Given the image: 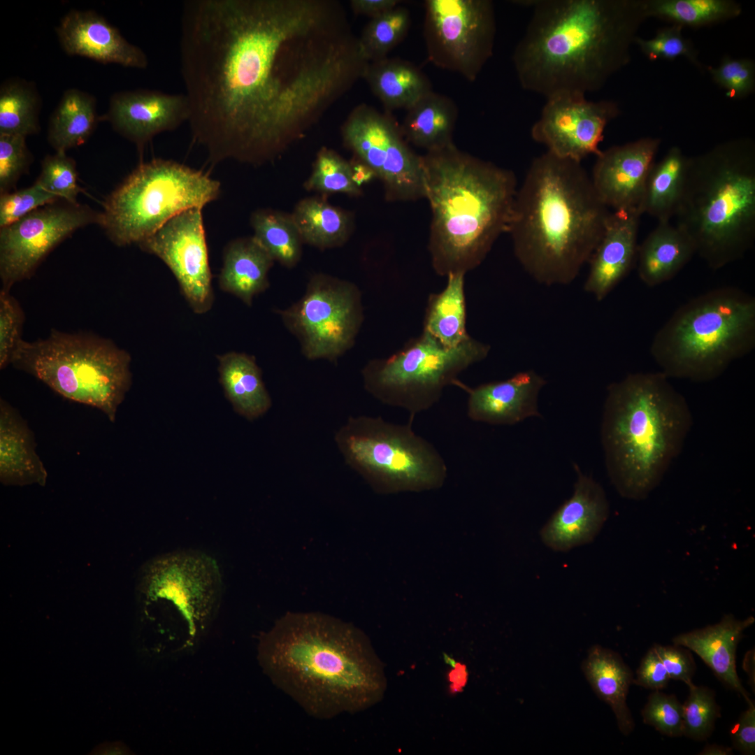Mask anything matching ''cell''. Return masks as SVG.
I'll return each instance as SVG.
<instances>
[{
	"label": "cell",
	"mask_w": 755,
	"mask_h": 755,
	"mask_svg": "<svg viewBox=\"0 0 755 755\" xmlns=\"http://www.w3.org/2000/svg\"><path fill=\"white\" fill-rule=\"evenodd\" d=\"M180 72L210 161L278 158L364 78L369 62L334 0H187Z\"/></svg>",
	"instance_id": "6da1fadb"
},
{
	"label": "cell",
	"mask_w": 755,
	"mask_h": 755,
	"mask_svg": "<svg viewBox=\"0 0 755 755\" xmlns=\"http://www.w3.org/2000/svg\"><path fill=\"white\" fill-rule=\"evenodd\" d=\"M512 61L526 90L586 95L628 64L645 0H536Z\"/></svg>",
	"instance_id": "7a4b0ae2"
},
{
	"label": "cell",
	"mask_w": 755,
	"mask_h": 755,
	"mask_svg": "<svg viewBox=\"0 0 755 755\" xmlns=\"http://www.w3.org/2000/svg\"><path fill=\"white\" fill-rule=\"evenodd\" d=\"M257 659L272 682L308 714L332 719L376 703L381 665L352 625L318 613H288L261 635Z\"/></svg>",
	"instance_id": "3957f363"
},
{
	"label": "cell",
	"mask_w": 755,
	"mask_h": 755,
	"mask_svg": "<svg viewBox=\"0 0 755 755\" xmlns=\"http://www.w3.org/2000/svg\"><path fill=\"white\" fill-rule=\"evenodd\" d=\"M610 213L581 162L547 151L517 188L508 231L515 257L538 283L570 285L588 264Z\"/></svg>",
	"instance_id": "277c9868"
},
{
	"label": "cell",
	"mask_w": 755,
	"mask_h": 755,
	"mask_svg": "<svg viewBox=\"0 0 755 755\" xmlns=\"http://www.w3.org/2000/svg\"><path fill=\"white\" fill-rule=\"evenodd\" d=\"M422 157L431 212L429 251L441 276L466 274L508 233L518 188L514 173L454 144Z\"/></svg>",
	"instance_id": "5b68a950"
},
{
	"label": "cell",
	"mask_w": 755,
	"mask_h": 755,
	"mask_svg": "<svg viewBox=\"0 0 755 755\" xmlns=\"http://www.w3.org/2000/svg\"><path fill=\"white\" fill-rule=\"evenodd\" d=\"M663 373H635L607 389L601 438L608 476L624 498L642 500L681 452L689 406Z\"/></svg>",
	"instance_id": "8992f818"
},
{
	"label": "cell",
	"mask_w": 755,
	"mask_h": 755,
	"mask_svg": "<svg viewBox=\"0 0 755 755\" xmlns=\"http://www.w3.org/2000/svg\"><path fill=\"white\" fill-rule=\"evenodd\" d=\"M677 226L713 270L741 259L755 240V143L738 138L689 157Z\"/></svg>",
	"instance_id": "52a82bcc"
},
{
	"label": "cell",
	"mask_w": 755,
	"mask_h": 755,
	"mask_svg": "<svg viewBox=\"0 0 755 755\" xmlns=\"http://www.w3.org/2000/svg\"><path fill=\"white\" fill-rule=\"evenodd\" d=\"M755 347V298L735 287L708 291L678 308L650 353L668 378L713 380Z\"/></svg>",
	"instance_id": "ba28073f"
},
{
	"label": "cell",
	"mask_w": 755,
	"mask_h": 755,
	"mask_svg": "<svg viewBox=\"0 0 755 755\" xmlns=\"http://www.w3.org/2000/svg\"><path fill=\"white\" fill-rule=\"evenodd\" d=\"M138 584L142 619L155 636L156 652L173 656L192 650L220 605L215 560L198 551L171 552L149 561Z\"/></svg>",
	"instance_id": "9c48e42d"
},
{
	"label": "cell",
	"mask_w": 755,
	"mask_h": 755,
	"mask_svg": "<svg viewBox=\"0 0 755 755\" xmlns=\"http://www.w3.org/2000/svg\"><path fill=\"white\" fill-rule=\"evenodd\" d=\"M129 354L96 336L52 330L45 339L22 340L11 364L65 398L100 410L115 422L132 382Z\"/></svg>",
	"instance_id": "30bf717a"
},
{
	"label": "cell",
	"mask_w": 755,
	"mask_h": 755,
	"mask_svg": "<svg viewBox=\"0 0 755 755\" xmlns=\"http://www.w3.org/2000/svg\"><path fill=\"white\" fill-rule=\"evenodd\" d=\"M221 193L220 182L173 160L139 165L110 195L99 224L117 245L138 244L169 220L202 208Z\"/></svg>",
	"instance_id": "8fae6325"
},
{
	"label": "cell",
	"mask_w": 755,
	"mask_h": 755,
	"mask_svg": "<svg viewBox=\"0 0 755 755\" xmlns=\"http://www.w3.org/2000/svg\"><path fill=\"white\" fill-rule=\"evenodd\" d=\"M381 417H352L336 435L347 463L384 492L424 491L443 485L447 473L440 452L412 429Z\"/></svg>",
	"instance_id": "7c38bea8"
},
{
	"label": "cell",
	"mask_w": 755,
	"mask_h": 755,
	"mask_svg": "<svg viewBox=\"0 0 755 755\" xmlns=\"http://www.w3.org/2000/svg\"><path fill=\"white\" fill-rule=\"evenodd\" d=\"M490 348L471 336L447 347L422 331L392 355L370 361L362 371L364 387L382 403L415 416L437 403L447 386H457L459 375L486 359Z\"/></svg>",
	"instance_id": "4fadbf2b"
},
{
	"label": "cell",
	"mask_w": 755,
	"mask_h": 755,
	"mask_svg": "<svg viewBox=\"0 0 755 755\" xmlns=\"http://www.w3.org/2000/svg\"><path fill=\"white\" fill-rule=\"evenodd\" d=\"M279 314L311 360L334 361L350 350L364 319L358 287L323 273L314 275L303 296Z\"/></svg>",
	"instance_id": "5bb4252c"
},
{
	"label": "cell",
	"mask_w": 755,
	"mask_h": 755,
	"mask_svg": "<svg viewBox=\"0 0 755 755\" xmlns=\"http://www.w3.org/2000/svg\"><path fill=\"white\" fill-rule=\"evenodd\" d=\"M341 136L354 158L382 182L387 201L424 198L422 157L411 149L390 115L360 103L346 117Z\"/></svg>",
	"instance_id": "9a60e30c"
},
{
	"label": "cell",
	"mask_w": 755,
	"mask_h": 755,
	"mask_svg": "<svg viewBox=\"0 0 755 755\" xmlns=\"http://www.w3.org/2000/svg\"><path fill=\"white\" fill-rule=\"evenodd\" d=\"M424 36L429 60L475 80L493 54L496 36L489 0H426Z\"/></svg>",
	"instance_id": "2e32d148"
},
{
	"label": "cell",
	"mask_w": 755,
	"mask_h": 755,
	"mask_svg": "<svg viewBox=\"0 0 755 755\" xmlns=\"http://www.w3.org/2000/svg\"><path fill=\"white\" fill-rule=\"evenodd\" d=\"M100 214L78 204L40 208L0 230L2 289L31 277L59 243L77 229L99 223Z\"/></svg>",
	"instance_id": "e0dca14e"
},
{
	"label": "cell",
	"mask_w": 755,
	"mask_h": 755,
	"mask_svg": "<svg viewBox=\"0 0 755 755\" xmlns=\"http://www.w3.org/2000/svg\"><path fill=\"white\" fill-rule=\"evenodd\" d=\"M138 245L168 266L195 313L211 308L214 296L202 208L178 215Z\"/></svg>",
	"instance_id": "ac0fdd59"
},
{
	"label": "cell",
	"mask_w": 755,
	"mask_h": 755,
	"mask_svg": "<svg viewBox=\"0 0 755 755\" xmlns=\"http://www.w3.org/2000/svg\"><path fill=\"white\" fill-rule=\"evenodd\" d=\"M546 99L531 127L532 138L559 157L581 162L589 155L598 156L606 126L620 114L618 103L591 101L584 95L570 93Z\"/></svg>",
	"instance_id": "d6986e66"
},
{
	"label": "cell",
	"mask_w": 755,
	"mask_h": 755,
	"mask_svg": "<svg viewBox=\"0 0 755 755\" xmlns=\"http://www.w3.org/2000/svg\"><path fill=\"white\" fill-rule=\"evenodd\" d=\"M661 141L643 137L601 151L591 177L603 203L612 211L640 212L645 186Z\"/></svg>",
	"instance_id": "ffe728a7"
},
{
	"label": "cell",
	"mask_w": 755,
	"mask_h": 755,
	"mask_svg": "<svg viewBox=\"0 0 755 755\" xmlns=\"http://www.w3.org/2000/svg\"><path fill=\"white\" fill-rule=\"evenodd\" d=\"M189 115L185 93L139 89L114 93L104 118L122 136L143 145L156 135L188 122Z\"/></svg>",
	"instance_id": "44dd1931"
},
{
	"label": "cell",
	"mask_w": 755,
	"mask_h": 755,
	"mask_svg": "<svg viewBox=\"0 0 755 755\" xmlns=\"http://www.w3.org/2000/svg\"><path fill=\"white\" fill-rule=\"evenodd\" d=\"M56 33L62 48L69 55L138 69L148 66L145 52L94 10H69L60 20Z\"/></svg>",
	"instance_id": "7402d4cb"
},
{
	"label": "cell",
	"mask_w": 755,
	"mask_h": 755,
	"mask_svg": "<svg viewBox=\"0 0 755 755\" xmlns=\"http://www.w3.org/2000/svg\"><path fill=\"white\" fill-rule=\"evenodd\" d=\"M577 474L572 496L552 515L540 531L545 545L554 551L567 552L591 542L609 514L603 487L591 477Z\"/></svg>",
	"instance_id": "603a6c76"
},
{
	"label": "cell",
	"mask_w": 755,
	"mask_h": 755,
	"mask_svg": "<svg viewBox=\"0 0 755 755\" xmlns=\"http://www.w3.org/2000/svg\"><path fill=\"white\" fill-rule=\"evenodd\" d=\"M545 384L542 376L529 370L473 388L461 382L458 387L468 394L469 419L493 425H512L529 417L541 416L538 396Z\"/></svg>",
	"instance_id": "cb8c5ba5"
},
{
	"label": "cell",
	"mask_w": 755,
	"mask_h": 755,
	"mask_svg": "<svg viewBox=\"0 0 755 755\" xmlns=\"http://www.w3.org/2000/svg\"><path fill=\"white\" fill-rule=\"evenodd\" d=\"M641 214L610 212L603 234L589 262L584 290L598 301L605 299L636 264Z\"/></svg>",
	"instance_id": "d4e9b609"
},
{
	"label": "cell",
	"mask_w": 755,
	"mask_h": 755,
	"mask_svg": "<svg viewBox=\"0 0 755 755\" xmlns=\"http://www.w3.org/2000/svg\"><path fill=\"white\" fill-rule=\"evenodd\" d=\"M754 621L752 616L740 620L727 614L715 624L680 633L672 641L698 654L721 682L738 693L748 704L752 700L736 670V649L744 631Z\"/></svg>",
	"instance_id": "484cf974"
},
{
	"label": "cell",
	"mask_w": 755,
	"mask_h": 755,
	"mask_svg": "<svg viewBox=\"0 0 755 755\" xmlns=\"http://www.w3.org/2000/svg\"><path fill=\"white\" fill-rule=\"evenodd\" d=\"M32 431L16 409L0 400V480L5 485L45 484L48 472Z\"/></svg>",
	"instance_id": "4316f807"
},
{
	"label": "cell",
	"mask_w": 755,
	"mask_h": 755,
	"mask_svg": "<svg viewBox=\"0 0 755 755\" xmlns=\"http://www.w3.org/2000/svg\"><path fill=\"white\" fill-rule=\"evenodd\" d=\"M696 254L688 235L670 221L657 226L638 245L636 264L640 280L658 286L673 278Z\"/></svg>",
	"instance_id": "83f0119b"
},
{
	"label": "cell",
	"mask_w": 755,
	"mask_h": 755,
	"mask_svg": "<svg viewBox=\"0 0 755 755\" xmlns=\"http://www.w3.org/2000/svg\"><path fill=\"white\" fill-rule=\"evenodd\" d=\"M582 670L595 693L611 707L619 731L628 735L635 728L626 704L628 689L633 680L631 668L618 653L596 645L589 649L582 663Z\"/></svg>",
	"instance_id": "f1b7e54d"
},
{
	"label": "cell",
	"mask_w": 755,
	"mask_h": 755,
	"mask_svg": "<svg viewBox=\"0 0 755 755\" xmlns=\"http://www.w3.org/2000/svg\"><path fill=\"white\" fill-rule=\"evenodd\" d=\"M273 262L253 236L233 240L224 250L220 287L250 306L254 296L269 286L268 274Z\"/></svg>",
	"instance_id": "f546056e"
},
{
	"label": "cell",
	"mask_w": 755,
	"mask_h": 755,
	"mask_svg": "<svg viewBox=\"0 0 755 755\" xmlns=\"http://www.w3.org/2000/svg\"><path fill=\"white\" fill-rule=\"evenodd\" d=\"M363 79L389 111L408 110L432 91L429 79L417 66L397 57L369 62Z\"/></svg>",
	"instance_id": "4dcf8cb0"
},
{
	"label": "cell",
	"mask_w": 755,
	"mask_h": 755,
	"mask_svg": "<svg viewBox=\"0 0 755 755\" xmlns=\"http://www.w3.org/2000/svg\"><path fill=\"white\" fill-rule=\"evenodd\" d=\"M406 110L401 129L408 143L426 152L454 144L458 109L451 99L432 90Z\"/></svg>",
	"instance_id": "1f68e13d"
},
{
	"label": "cell",
	"mask_w": 755,
	"mask_h": 755,
	"mask_svg": "<svg viewBox=\"0 0 755 755\" xmlns=\"http://www.w3.org/2000/svg\"><path fill=\"white\" fill-rule=\"evenodd\" d=\"M217 360L220 382L233 410L250 420L265 414L271 400L255 359L230 352L218 355Z\"/></svg>",
	"instance_id": "d6a6232c"
},
{
	"label": "cell",
	"mask_w": 755,
	"mask_h": 755,
	"mask_svg": "<svg viewBox=\"0 0 755 755\" xmlns=\"http://www.w3.org/2000/svg\"><path fill=\"white\" fill-rule=\"evenodd\" d=\"M689 157L680 148L671 147L654 162L649 172L640 206L658 222L670 221L680 206L686 183Z\"/></svg>",
	"instance_id": "836d02e7"
},
{
	"label": "cell",
	"mask_w": 755,
	"mask_h": 755,
	"mask_svg": "<svg viewBox=\"0 0 755 755\" xmlns=\"http://www.w3.org/2000/svg\"><path fill=\"white\" fill-rule=\"evenodd\" d=\"M464 273L448 275L442 292L429 296L425 311L423 331L443 345L454 347L470 336L466 331V305Z\"/></svg>",
	"instance_id": "e575fe53"
},
{
	"label": "cell",
	"mask_w": 755,
	"mask_h": 755,
	"mask_svg": "<svg viewBox=\"0 0 755 755\" xmlns=\"http://www.w3.org/2000/svg\"><path fill=\"white\" fill-rule=\"evenodd\" d=\"M290 215L303 243L320 249L342 245L353 228L350 213L317 198L301 200Z\"/></svg>",
	"instance_id": "d590c367"
},
{
	"label": "cell",
	"mask_w": 755,
	"mask_h": 755,
	"mask_svg": "<svg viewBox=\"0 0 755 755\" xmlns=\"http://www.w3.org/2000/svg\"><path fill=\"white\" fill-rule=\"evenodd\" d=\"M97 120L95 97L78 89H68L50 117L49 142L56 152H66L87 141Z\"/></svg>",
	"instance_id": "8d00e7d4"
},
{
	"label": "cell",
	"mask_w": 755,
	"mask_h": 755,
	"mask_svg": "<svg viewBox=\"0 0 755 755\" xmlns=\"http://www.w3.org/2000/svg\"><path fill=\"white\" fill-rule=\"evenodd\" d=\"M41 98L31 81L13 78L0 86V134L28 135L38 132Z\"/></svg>",
	"instance_id": "74e56055"
},
{
	"label": "cell",
	"mask_w": 755,
	"mask_h": 755,
	"mask_svg": "<svg viewBox=\"0 0 755 755\" xmlns=\"http://www.w3.org/2000/svg\"><path fill=\"white\" fill-rule=\"evenodd\" d=\"M648 17L700 28L740 16L741 5L732 0H645Z\"/></svg>",
	"instance_id": "f35d334b"
},
{
	"label": "cell",
	"mask_w": 755,
	"mask_h": 755,
	"mask_svg": "<svg viewBox=\"0 0 755 755\" xmlns=\"http://www.w3.org/2000/svg\"><path fill=\"white\" fill-rule=\"evenodd\" d=\"M250 224L253 238L274 261L287 268L298 264L303 243L290 215L261 209L252 214Z\"/></svg>",
	"instance_id": "ab89813d"
},
{
	"label": "cell",
	"mask_w": 755,
	"mask_h": 755,
	"mask_svg": "<svg viewBox=\"0 0 755 755\" xmlns=\"http://www.w3.org/2000/svg\"><path fill=\"white\" fill-rule=\"evenodd\" d=\"M410 21L408 9L401 6L371 18L359 36L361 49L367 60L371 62L387 57L407 35Z\"/></svg>",
	"instance_id": "60d3db41"
},
{
	"label": "cell",
	"mask_w": 755,
	"mask_h": 755,
	"mask_svg": "<svg viewBox=\"0 0 755 755\" xmlns=\"http://www.w3.org/2000/svg\"><path fill=\"white\" fill-rule=\"evenodd\" d=\"M305 188L323 193H339L352 196L361 194L354 182L351 163L334 150L321 148L316 157Z\"/></svg>",
	"instance_id": "b9f144b4"
},
{
	"label": "cell",
	"mask_w": 755,
	"mask_h": 755,
	"mask_svg": "<svg viewBox=\"0 0 755 755\" xmlns=\"http://www.w3.org/2000/svg\"><path fill=\"white\" fill-rule=\"evenodd\" d=\"M689 693L682 704L683 735L703 741L712 733L715 722L721 717L713 690L692 684Z\"/></svg>",
	"instance_id": "7bdbcfd3"
},
{
	"label": "cell",
	"mask_w": 755,
	"mask_h": 755,
	"mask_svg": "<svg viewBox=\"0 0 755 755\" xmlns=\"http://www.w3.org/2000/svg\"><path fill=\"white\" fill-rule=\"evenodd\" d=\"M683 28L681 25L672 24L658 29L652 38L644 39L638 36L634 43L650 61L674 60L684 57L703 71L704 66L699 60L698 52L693 43L683 36Z\"/></svg>",
	"instance_id": "ee69618b"
},
{
	"label": "cell",
	"mask_w": 755,
	"mask_h": 755,
	"mask_svg": "<svg viewBox=\"0 0 755 755\" xmlns=\"http://www.w3.org/2000/svg\"><path fill=\"white\" fill-rule=\"evenodd\" d=\"M77 178L74 161L65 152H56L43 160L41 173L36 182L59 199L76 205L77 196L82 190Z\"/></svg>",
	"instance_id": "f6af8a7d"
},
{
	"label": "cell",
	"mask_w": 755,
	"mask_h": 755,
	"mask_svg": "<svg viewBox=\"0 0 755 755\" xmlns=\"http://www.w3.org/2000/svg\"><path fill=\"white\" fill-rule=\"evenodd\" d=\"M713 82L732 99H742L754 92L755 63L748 58L724 56L717 67L708 66Z\"/></svg>",
	"instance_id": "bcb514c9"
},
{
	"label": "cell",
	"mask_w": 755,
	"mask_h": 755,
	"mask_svg": "<svg viewBox=\"0 0 755 755\" xmlns=\"http://www.w3.org/2000/svg\"><path fill=\"white\" fill-rule=\"evenodd\" d=\"M643 722L668 737L683 735L682 704L673 694L652 692L641 711Z\"/></svg>",
	"instance_id": "7dc6e473"
},
{
	"label": "cell",
	"mask_w": 755,
	"mask_h": 755,
	"mask_svg": "<svg viewBox=\"0 0 755 755\" xmlns=\"http://www.w3.org/2000/svg\"><path fill=\"white\" fill-rule=\"evenodd\" d=\"M24 320V312L18 301L9 290L0 292V368L11 364L13 358L22 341L21 333Z\"/></svg>",
	"instance_id": "c3c4849f"
},
{
	"label": "cell",
	"mask_w": 755,
	"mask_h": 755,
	"mask_svg": "<svg viewBox=\"0 0 755 755\" xmlns=\"http://www.w3.org/2000/svg\"><path fill=\"white\" fill-rule=\"evenodd\" d=\"M59 198L43 189L37 182L0 197V228L8 226L31 212L56 201Z\"/></svg>",
	"instance_id": "681fc988"
},
{
	"label": "cell",
	"mask_w": 755,
	"mask_h": 755,
	"mask_svg": "<svg viewBox=\"0 0 755 755\" xmlns=\"http://www.w3.org/2000/svg\"><path fill=\"white\" fill-rule=\"evenodd\" d=\"M25 136L0 134L1 194L12 187L30 161Z\"/></svg>",
	"instance_id": "f907efd6"
},
{
	"label": "cell",
	"mask_w": 755,
	"mask_h": 755,
	"mask_svg": "<svg viewBox=\"0 0 755 755\" xmlns=\"http://www.w3.org/2000/svg\"><path fill=\"white\" fill-rule=\"evenodd\" d=\"M671 680L682 681L688 686L693 684L696 665L689 649L677 645H652Z\"/></svg>",
	"instance_id": "816d5d0a"
},
{
	"label": "cell",
	"mask_w": 755,
	"mask_h": 755,
	"mask_svg": "<svg viewBox=\"0 0 755 755\" xmlns=\"http://www.w3.org/2000/svg\"><path fill=\"white\" fill-rule=\"evenodd\" d=\"M670 680L662 661L652 646L642 659L633 684L656 691L664 689Z\"/></svg>",
	"instance_id": "f5cc1de1"
},
{
	"label": "cell",
	"mask_w": 755,
	"mask_h": 755,
	"mask_svg": "<svg viewBox=\"0 0 755 755\" xmlns=\"http://www.w3.org/2000/svg\"><path fill=\"white\" fill-rule=\"evenodd\" d=\"M730 730L733 747L745 755L755 754V705L752 700Z\"/></svg>",
	"instance_id": "db71d44e"
},
{
	"label": "cell",
	"mask_w": 755,
	"mask_h": 755,
	"mask_svg": "<svg viewBox=\"0 0 755 755\" xmlns=\"http://www.w3.org/2000/svg\"><path fill=\"white\" fill-rule=\"evenodd\" d=\"M400 2L398 0H352L350 6L354 14L371 19L394 9Z\"/></svg>",
	"instance_id": "11a10c76"
},
{
	"label": "cell",
	"mask_w": 755,
	"mask_h": 755,
	"mask_svg": "<svg viewBox=\"0 0 755 755\" xmlns=\"http://www.w3.org/2000/svg\"><path fill=\"white\" fill-rule=\"evenodd\" d=\"M350 163L352 168L353 180L360 188H361L362 185L368 183L373 178H376L373 171L359 160L354 159Z\"/></svg>",
	"instance_id": "9f6ffc18"
},
{
	"label": "cell",
	"mask_w": 755,
	"mask_h": 755,
	"mask_svg": "<svg viewBox=\"0 0 755 755\" xmlns=\"http://www.w3.org/2000/svg\"><path fill=\"white\" fill-rule=\"evenodd\" d=\"M743 669L749 675V684L752 688L753 687V691L754 692V649L748 651L745 656L743 663Z\"/></svg>",
	"instance_id": "6f0895ef"
},
{
	"label": "cell",
	"mask_w": 755,
	"mask_h": 755,
	"mask_svg": "<svg viewBox=\"0 0 755 755\" xmlns=\"http://www.w3.org/2000/svg\"><path fill=\"white\" fill-rule=\"evenodd\" d=\"M702 755H729L733 754V748L716 744L706 745L698 754Z\"/></svg>",
	"instance_id": "680465c9"
},
{
	"label": "cell",
	"mask_w": 755,
	"mask_h": 755,
	"mask_svg": "<svg viewBox=\"0 0 755 755\" xmlns=\"http://www.w3.org/2000/svg\"><path fill=\"white\" fill-rule=\"evenodd\" d=\"M458 665L454 668V670L452 671L450 675V680L454 686L459 687L463 686L466 681L467 673L464 671L463 668H458Z\"/></svg>",
	"instance_id": "91938a15"
},
{
	"label": "cell",
	"mask_w": 755,
	"mask_h": 755,
	"mask_svg": "<svg viewBox=\"0 0 755 755\" xmlns=\"http://www.w3.org/2000/svg\"><path fill=\"white\" fill-rule=\"evenodd\" d=\"M445 662L447 664L450 665L452 668H455L458 665L457 663L455 661V660L454 659L450 657L449 656L445 655Z\"/></svg>",
	"instance_id": "94428289"
}]
</instances>
